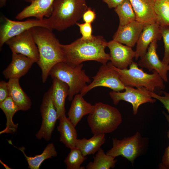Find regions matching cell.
<instances>
[{
	"mask_svg": "<svg viewBox=\"0 0 169 169\" xmlns=\"http://www.w3.org/2000/svg\"><path fill=\"white\" fill-rule=\"evenodd\" d=\"M10 143L13 146L11 142ZM13 146L23 152L28 162V168L30 169H39L41 164L44 160L55 157L57 155V152L55 146L52 143L48 144L41 154L36 155L33 157L28 156L25 154L24 152L25 148L24 147L18 148L14 146Z\"/></svg>",
	"mask_w": 169,
	"mask_h": 169,
	"instance_id": "d4e9b609",
	"label": "cell"
},
{
	"mask_svg": "<svg viewBox=\"0 0 169 169\" xmlns=\"http://www.w3.org/2000/svg\"><path fill=\"white\" fill-rule=\"evenodd\" d=\"M162 37L160 26L156 23L145 25L136 43L135 59L137 60L145 54L152 41L160 40Z\"/></svg>",
	"mask_w": 169,
	"mask_h": 169,
	"instance_id": "ac0fdd59",
	"label": "cell"
},
{
	"mask_svg": "<svg viewBox=\"0 0 169 169\" xmlns=\"http://www.w3.org/2000/svg\"><path fill=\"white\" fill-rule=\"evenodd\" d=\"M83 64L72 66L64 62L59 63L52 68L49 75L53 79L56 78L67 84L69 87L68 99L72 101L74 96L80 93L91 82L89 76L83 69Z\"/></svg>",
	"mask_w": 169,
	"mask_h": 169,
	"instance_id": "8992f818",
	"label": "cell"
},
{
	"mask_svg": "<svg viewBox=\"0 0 169 169\" xmlns=\"http://www.w3.org/2000/svg\"><path fill=\"white\" fill-rule=\"evenodd\" d=\"M10 96L20 110H29L32 105L29 97L23 90L19 83V79H11L8 82Z\"/></svg>",
	"mask_w": 169,
	"mask_h": 169,
	"instance_id": "603a6c76",
	"label": "cell"
},
{
	"mask_svg": "<svg viewBox=\"0 0 169 169\" xmlns=\"http://www.w3.org/2000/svg\"><path fill=\"white\" fill-rule=\"evenodd\" d=\"M0 28V48L9 39L31 28L37 26L46 27L52 30L48 18L42 19H28L24 21H15L5 17Z\"/></svg>",
	"mask_w": 169,
	"mask_h": 169,
	"instance_id": "9c48e42d",
	"label": "cell"
},
{
	"mask_svg": "<svg viewBox=\"0 0 169 169\" xmlns=\"http://www.w3.org/2000/svg\"><path fill=\"white\" fill-rule=\"evenodd\" d=\"M110 8H115L124 0H102Z\"/></svg>",
	"mask_w": 169,
	"mask_h": 169,
	"instance_id": "8d00e7d4",
	"label": "cell"
},
{
	"mask_svg": "<svg viewBox=\"0 0 169 169\" xmlns=\"http://www.w3.org/2000/svg\"><path fill=\"white\" fill-rule=\"evenodd\" d=\"M35 62L34 60L26 56L12 53L11 61L3 74L7 79H19L28 72Z\"/></svg>",
	"mask_w": 169,
	"mask_h": 169,
	"instance_id": "9a60e30c",
	"label": "cell"
},
{
	"mask_svg": "<svg viewBox=\"0 0 169 169\" xmlns=\"http://www.w3.org/2000/svg\"><path fill=\"white\" fill-rule=\"evenodd\" d=\"M86 159L81 151L75 147L70 149L64 162L67 169H83L84 167L81 165Z\"/></svg>",
	"mask_w": 169,
	"mask_h": 169,
	"instance_id": "f546056e",
	"label": "cell"
},
{
	"mask_svg": "<svg viewBox=\"0 0 169 169\" xmlns=\"http://www.w3.org/2000/svg\"><path fill=\"white\" fill-rule=\"evenodd\" d=\"M112 148L106 153L114 158L121 156L127 159L133 166L135 160L144 151L147 140L138 131L131 136L121 140L112 139Z\"/></svg>",
	"mask_w": 169,
	"mask_h": 169,
	"instance_id": "52a82bcc",
	"label": "cell"
},
{
	"mask_svg": "<svg viewBox=\"0 0 169 169\" xmlns=\"http://www.w3.org/2000/svg\"><path fill=\"white\" fill-rule=\"evenodd\" d=\"M57 130L60 133V141L70 149L76 147L78 134L75 126L66 115L59 119Z\"/></svg>",
	"mask_w": 169,
	"mask_h": 169,
	"instance_id": "7402d4cb",
	"label": "cell"
},
{
	"mask_svg": "<svg viewBox=\"0 0 169 169\" xmlns=\"http://www.w3.org/2000/svg\"><path fill=\"white\" fill-rule=\"evenodd\" d=\"M93 80L80 92L83 96L96 87L101 86L109 88L114 91L119 92L125 90V86L121 81L118 73L107 64H102Z\"/></svg>",
	"mask_w": 169,
	"mask_h": 169,
	"instance_id": "30bf717a",
	"label": "cell"
},
{
	"mask_svg": "<svg viewBox=\"0 0 169 169\" xmlns=\"http://www.w3.org/2000/svg\"><path fill=\"white\" fill-rule=\"evenodd\" d=\"M117 161L113 157L107 154L100 148L94 157V160L86 165L87 169H110L114 168Z\"/></svg>",
	"mask_w": 169,
	"mask_h": 169,
	"instance_id": "4316f807",
	"label": "cell"
},
{
	"mask_svg": "<svg viewBox=\"0 0 169 169\" xmlns=\"http://www.w3.org/2000/svg\"><path fill=\"white\" fill-rule=\"evenodd\" d=\"M12 53L20 54L34 60L39 59L38 47L30 29L8 40L5 43Z\"/></svg>",
	"mask_w": 169,
	"mask_h": 169,
	"instance_id": "7c38bea8",
	"label": "cell"
},
{
	"mask_svg": "<svg viewBox=\"0 0 169 169\" xmlns=\"http://www.w3.org/2000/svg\"><path fill=\"white\" fill-rule=\"evenodd\" d=\"M166 118L168 122L169 126V115L165 112L164 113ZM167 136L169 141V129L167 133ZM160 169H169V144L168 146L165 149L162 159V162L159 166Z\"/></svg>",
	"mask_w": 169,
	"mask_h": 169,
	"instance_id": "d6a6232c",
	"label": "cell"
},
{
	"mask_svg": "<svg viewBox=\"0 0 169 169\" xmlns=\"http://www.w3.org/2000/svg\"><path fill=\"white\" fill-rule=\"evenodd\" d=\"M91 23L84 22L83 23H77L76 24L79 27L80 32L82 35L80 38L83 40H90L93 38L92 28Z\"/></svg>",
	"mask_w": 169,
	"mask_h": 169,
	"instance_id": "1f68e13d",
	"label": "cell"
},
{
	"mask_svg": "<svg viewBox=\"0 0 169 169\" xmlns=\"http://www.w3.org/2000/svg\"><path fill=\"white\" fill-rule=\"evenodd\" d=\"M96 18V14L94 10L88 7L84 13L82 18L85 23H91L93 22Z\"/></svg>",
	"mask_w": 169,
	"mask_h": 169,
	"instance_id": "d590c367",
	"label": "cell"
},
{
	"mask_svg": "<svg viewBox=\"0 0 169 169\" xmlns=\"http://www.w3.org/2000/svg\"><path fill=\"white\" fill-rule=\"evenodd\" d=\"M105 134L94 135L89 139L84 138L77 140L76 147L79 149L84 156L94 154L101 148L105 142Z\"/></svg>",
	"mask_w": 169,
	"mask_h": 169,
	"instance_id": "cb8c5ba5",
	"label": "cell"
},
{
	"mask_svg": "<svg viewBox=\"0 0 169 169\" xmlns=\"http://www.w3.org/2000/svg\"><path fill=\"white\" fill-rule=\"evenodd\" d=\"M164 44V55L161 61L166 65L169 64V25L160 26Z\"/></svg>",
	"mask_w": 169,
	"mask_h": 169,
	"instance_id": "4dcf8cb0",
	"label": "cell"
},
{
	"mask_svg": "<svg viewBox=\"0 0 169 169\" xmlns=\"http://www.w3.org/2000/svg\"><path fill=\"white\" fill-rule=\"evenodd\" d=\"M1 163L5 167L6 169H11L8 166L4 163L1 160L0 161Z\"/></svg>",
	"mask_w": 169,
	"mask_h": 169,
	"instance_id": "f35d334b",
	"label": "cell"
},
{
	"mask_svg": "<svg viewBox=\"0 0 169 169\" xmlns=\"http://www.w3.org/2000/svg\"><path fill=\"white\" fill-rule=\"evenodd\" d=\"M53 79L51 87L52 97L59 120L65 115V101L69 95V87L65 83L56 78Z\"/></svg>",
	"mask_w": 169,
	"mask_h": 169,
	"instance_id": "44dd1931",
	"label": "cell"
},
{
	"mask_svg": "<svg viewBox=\"0 0 169 169\" xmlns=\"http://www.w3.org/2000/svg\"></svg>",
	"mask_w": 169,
	"mask_h": 169,
	"instance_id": "60d3db41",
	"label": "cell"
},
{
	"mask_svg": "<svg viewBox=\"0 0 169 169\" xmlns=\"http://www.w3.org/2000/svg\"><path fill=\"white\" fill-rule=\"evenodd\" d=\"M161 92L163 94V96L159 95L155 92L151 91L150 92V94L152 97L158 100L163 105L169 115V93L163 90Z\"/></svg>",
	"mask_w": 169,
	"mask_h": 169,
	"instance_id": "836d02e7",
	"label": "cell"
},
{
	"mask_svg": "<svg viewBox=\"0 0 169 169\" xmlns=\"http://www.w3.org/2000/svg\"><path fill=\"white\" fill-rule=\"evenodd\" d=\"M24 0L26 2H29L31 3L35 0Z\"/></svg>",
	"mask_w": 169,
	"mask_h": 169,
	"instance_id": "ab89813d",
	"label": "cell"
},
{
	"mask_svg": "<svg viewBox=\"0 0 169 169\" xmlns=\"http://www.w3.org/2000/svg\"><path fill=\"white\" fill-rule=\"evenodd\" d=\"M107 43L103 36H94L90 40L80 38L69 44H60V46L64 62L70 65L90 60L105 64L110 59L109 54L105 51Z\"/></svg>",
	"mask_w": 169,
	"mask_h": 169,
	"instance_id": "6da1fadb",
	"label": "cell"
},
{
	"mask_svg": "<svg viewBox=\"0 0 169 169\" xmlns=\"http://www.w3.org/2000/svg\"><path fill=\"white\" fill-rule=\"evenodd\" d=\"M10 97L8 82L4 80L0 81V103Z\"/></svg>",
	"mask_w": 169,
	"mask_h": 169,
	"instance_id": "e575fe53",
	"label": "cell"
},
{
	"mask_svg": "<svg viewBox=\"0 0 169 169\" xmlns=\"http://www.w3.org/2000/svg\"><path fill=\"white\" fill-rule=\"evenodd\" d=\"M94 112L89 114L87 122L93 135L109 133L115 130L122 122L121 115L116 108L98 102Z\"/></svg>",
	"mask_w": 169,
	"mask_h": 169,
	"instance_id": "5b68a950",
	"label": "cell"
},
{
	"mask_svg": "<svg viewBox=\"0 0 169 169\" xmlns=\"http://www.w3.org/2000/svg\"><path fill=\"white\" fill-rule=\"evenodd\" d=\"M136 16V20L145 25L156 22L155 0H129Z\"/></svg>",
	"mask_w": 169,
	"mask_h": 169,
	"instance_id": "d6986e66",
	"label": "cell"
},
{
	"mask_svg": "<svg viewBox=\"0 0 169 169\" xmlns=\"http://www.w3.org/2000/svg\"><path fill=\"white\" fill-rule=\"evenodd\" d=\"M55 0H35L25 8L16 16V19L21 20L30 17L42 19L51 15Z\"/></svg>",
	"mask_w": 169,
	"mask_h": 169,
	"instance_id": "e0dca14e",
	"label": "cell"
},
{
	"mask_svg": "<svg viewBox=\"0 0 169 169\" xmlns=\"http://www.w3.org/2000/svg\"><path fill=\"white\" fill-rule=\"evenodd\" d=\"M86 0H55L50 16L51 29L61 31L77 23L88 8Z\"/></svg>",
	"mask_w": 169,
	"mask_h": 169,
	"instance_id": "3957f363",
	"label": "cell"
},
{
	"mask_svg": "<svg viewBox=\"0 0 169 169\" xmlns=\"http://www.w3.org/2000/svg\"><path fill=\"white\" fill-rule=\"evenodd\" d=\"M125 90L124 92H121L110 91V96L115 105L121 100L131 103L134 115L137 114L138 108L141 105L147 103H154L156 101V99H153L150 95V91L144 87L135 89L127 86H125Z\"/></svg>",
	"mask_w": 169,
	"mask_h": 169,
	"instance_id": "8fae6325",
	"label": "cell"
},
{
	"mask_svg": "<svg viewBox=\"0 0 169 169\" xmlns=\"http://www.w3.org/2000/svg\"><path fill=\"white\" fill-rule=\"evenodd\" d=\"M0 108L6 116L7 121L5 128L0 132L3 133H13L16 131L18 124H15L13 118L15 113L20 110L10 96L0 103Z\"/></svg>",
	"mask_w": 169,
	"mask_h": 169,
	"instance_id": "484cf974",
	"label": "cell"
},
{
	"mask_svg": "<svg viewBox=\"0 0 169 169\" xmlns=\"http://www.w3.org/2000/svg\"><path fill=\"white\" fill-rule=\"evenodd\" d=\"M107 64L118 73L121 81L125 86L137 88L144 87L153 92L156 90L162 91L165 88L164 80L156 71L153 70L152 74H148L142 69L139 68L138 64L136 62L133 61L129 69H124L117 68L110 62Z\"/></svg>",
	"mask_w": 169,
	"mask_h": 169,
	"instance_id": "277c9868",
	"label": "cell"
},
{
	"mask_svg": "<svg viewBox=\"0 0 169 169\" xmlns=\"http://www.w3.org/2000/svg\"><path fill=\"white\" fill-rule=\"evenodd\" d=\"M40 111L42 122L35 136L38 140L43 138L46 141H49L58 120L57 110L52 97L51 87L44 95Z\"/></svg>",
	"mask_w": 169,
	"mask_h": 169,
	"instance_id": "ba28073f",
	"label": "cell"
},
{
	"mask_svg": "<svg viewBox=\"0 0 169 169\" xmlns=\"http://www.w3.org/2000/svg\"><path fill=\"white\" fill-rule=\"evenodd\" d=\"M157 40H154L149 45L145 54L138 62L139 66L147 69L149 71L155 70L160 75L164 81H168L167 75L169 71V64L166 65L159 59L156 53Z\"/></svg>",
	"mask_w": 169,
	"mask_h": 169,
	"instance_id": "5bb4252c",
	"label": "cell"
},
{
	"mask_svg": "<svg viewBox=\"0 0 169 169\" xmlns=\"http://www.w3.org/2000/svg\"><path fill=\"white\" fill-rule=\"evenodd\" d=\"M145 25L136 20L124 26L119 25L113 40L133 47L138 40Z\"/></svg>",
	"mask_w": 169,
	"mask_h": 169,
	"instance_id": "2e32d148",
	"label": "cell"
},
{
	"mask_svg": "<svg viewBox=\"0 0 169 169\" xmlns=\"http://www.w3.org/2000/svg\"><path fill=\"white\" fill-rule=\"evenodd\" d=\"M7 0H0V7L2 8L6 4Z\"/></svg>",
	"mask_w": 169,
	"mask_h": 169,
	"instance_id": "74e56055",
	"label": "cell"
},
{
	"mask_svg": "<svg viewBox=\"0 0 169 169\" xmlns=\"http://www.w3.org/2000/svg\"><path fill=\"white\" fill-rule=\"evenodd\" d=\"M119 19V25L124 26L136 20V16L129 0H124L114 9Z\"/></svg>",
	"mask_w": 169,
	"mask_h": 169,
	"instance_id": "83f0119b",
	"label": "cell"
},
{
	"mask_svg": "<svg viewBox=\"0 0 169 169\" xmlns=\"http://www.w3.org/2000/svg\"><path fill=\"white\" fill-rule=\"evenodd\" d=\"M38 47L39 59L37 62L42 72V80L44 83L50 70L57 64L64 62L59 41L49 28L40 26L30 29Z\"/></svg>",
	"mask_w": 169,
	"mask_h": 169,
	"instance_id": "7a4b0ae2",
	"label": "cell"
},
{
	"mask_svg": "<svg viewBox=\"0 0 169 169\" xmlns=\"http://www.w3.org/2000/svg\"><path fill=\"white\" fill-rule=\"evenodd\" d=\"M156 22L160 26L169 25V0H155Z\"/></svg>",
	"mask_w": 169,
	"mask_h": 169,
	"instance_id": "f1b7e54d",
	"label": "cell"
},
{
	"mask_svg": "<svg viewBox=\"0 0 169 169\" xmlns=\"http://www.w3.org/2000/svg\"><path fill=\"white\" fill-rule=\"evenodd\" d=\"M107 47L110 51V63L117 68L127 69L135 57V52L132 47L113 39L108 42Z\"/></svg>",
	"mask_w": 169,
	"mask_h": 169,
	"instance_id": "4fadbf2b",
	"label": "cell"
},
{
	"mask_svg": "<svg viewBox=\"0 0 169 169\" xmlns=\"http://www.w3.org/2000/svg\"><path fill=\"white\" fill-rule=\"evenodd\" d=\"M83 96L80 93L74 96L68 113V118L75 127L84 116L92 114L95 110V105L87 102Z\"/></svg>",
	"mask_w": 169,
	"mask_h": 169,
	"instance_id": "ffe728a7",
	"label": "cell"
}]
</instances>
